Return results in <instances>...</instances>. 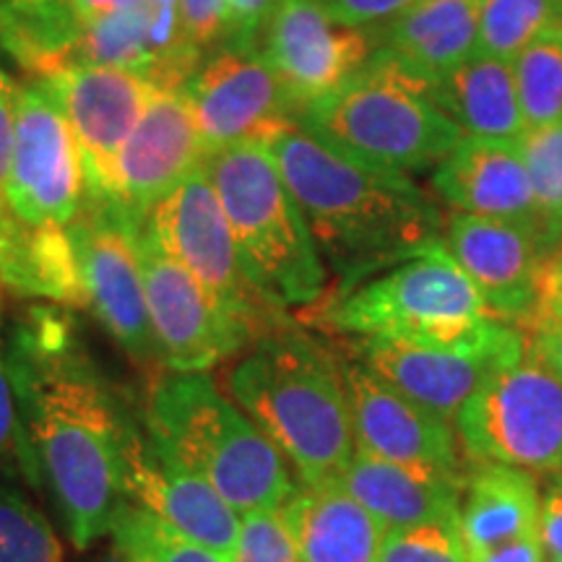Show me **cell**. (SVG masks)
Masks as SVG:
<instances>
[{"label":"cell","mask_w":562,"mask_h":562,"mask_svg":"<svg viewBox=\"0 0 562 562\" xmlns=\"http://www.w3.org/2000/svg\"><path fill=\"white\" fill-rule=\"evenodd\" d=\"M0 286L70 311L89 307L87 281L68 227L26 224L13 211L0 216Z\"/></svg>","instance_id":"obj_23"},{"label":"cell","mask_w":562,"mask_h":562,"mask_svg":"<svg viewBox=\"0 0 562 562\" xmlns=\"http://www.w3.org/2000/svg\"><path fill=\"white\" fill-rule=\"evenodd\" d=\"M461 451L474 463L531 474L562 469V383L529 349L495 370L456 417Z\"/></svg>","instance_id":"obj_8"},{"label":"cell","mask_w":562,"mask_h":562,"mask_svg":"<svg viewBox=\"0 0 562 562\" xmlns=\"http://www.w3.org/2000/svg\"><path fill=\"white\" fill-rule=\"evenodd\" d=\"M294 123L328 149L391 172H425L451 154L463 133L438 104L435 81L385 47L347 81L305 104Z\"/></svg>","instance_id":"obj_4"},{"label":"cell","mask_w":562,"mask_h":562,"mask_svg":"<svg viewBox=\"0 0 562 562\" xmlns=\"http://www.w3.org/2000/svg\"><path fill=\"white\" fill-rule=\"evenodd\" d=\"M537 206V248L550 263L562 250V121L518 140Z\"/></svg>","instance_id":"obj_29"},{"label":"cell","mask_w":562,"mask_h":562,"mask_svg":"<svg viewBox=\"0 0 562 562\" xmlns=\"http://www.w3.org/2000/svg\"><path fill=\"white\" fill-rule=\"evenodd\" d=\"M430 186L453 211L516 224L537 243V206L518 146L463 136L432 167Z\"/></svg>","instance_id":"obj_21"},{"label":"cell","mask_w":562,"mask_h":562,"mask_svg":"<svg viewBox=\"0 0 562 562\" xmlns=\"http://www.w3.org/2000/svg\"><path fill=\"white\" fill-rule=\"evenodd\" d=\"M263 53L294 115L347 81L370 58V34L336 24L315 0H281L263 30Z\"/></svg>","instance_id":"obj_20"},{"label":"cell","mask_w":562,"mask_h":562,"mask_svg":"<svg viewBox=\"0 0 562 562\" xmlns=\"http://www.w3.org/2000/svg\"><path fill=\"white\" fill-rule=\"evenodd\" d=\"M232 402L273 442L300 484H334L357 451L339 357L290 323L232 364Z\"/></svg>","instance_id":"obj_3"},{"label":"cell","mask_w":562,"mask_h":562,"mask_svg":"<svg viewBox=\"0 0 562 562\" xmlns=\"http://www.w3.org/2000/svg\"><path fill=\"white\" fill-rule=\"evenodd\" d=\"M232 562H300L297 544L281 510H252L240 516Z\"/></svg>","instance_id":"obj_36"},{"label":"cell","mask_w":562,"mask_h":562,"mask_svg":"<svg viewBox=\"0 0 562 562\" xmlns=\"http://www.w3.org/2000/svg\"><path fill=\"white\" fill-rule=\"evenodd\" d=\"M526 349L544 364L547 370H552L562 383V318L560 315H547L539 313L529 326H526Z\"/></svg>","instance_id":"obj_40"},{"label":"cell","mask_w":562,"mask_h":562,"mask_svg":"<svg viewBox=\"0 0 562 562\" xmlns=\"http://www.w3.org/2000/svg\"><path fill=\"white\" fill-rule=\"evenodd\" d=\"M526 351L518 326L497 318L482 336L461 344H406L355 339L351 357L402 391L412 402L456 422L463 404L495 370L516 362Z\"/></svg>","instance_id":"obj_11"},{"label":"cell","mask_w":562,"mask_h":562,"mask_svg":"<svg viewBox=\"0 0 562 562\" xmlns=\"http://www.w3.org/2000/svg\"><path fill=\"white\" fill-rule=\"evenodd\" d=\"M149 32L151 5L149 0L121 9L110 16L97 19L81 32L76 45L70 47L68 66H112L128 68L146 76L149 70Z\"/></svg>","instance_id":"obj_28"},{"label":"cell","mask_w":562,"mask_h":562,"mask_svg":"<svg viewBox=\"0 0 562 562\" xmlns=\"http://www.w3.org/2000/svg\"><path fill=\"white\" fill-rule=\"evenodd\" d=\"M336 24L349 30L368 32L372 26H385L398 13H404L414 0H315Z\"/></svg>","instance_id":"obj_38"},{"label":"cell","mask_w":562,"mask_h":562,"mask_svg":"<svg viewBox=\"0 0 562 562\" xmlns=\"http://www.w3.org/2000/svg\"><path fill=\"white\" fill-rule=\"evenodd\" d=\"M297 201L326 271L341 290L442 237V214L412 175L378 170L328 149L297 123L266 140Z\"/></svg>","instance_id":"obj_2"},{"label":"cell","mask_w":562,"mask_h":562,"mask_svg":"<svg viewBox=\"0 0 562 562\" xmlns=\"http://www.w3.org/2000/svg\"><path fill=\"white\" fill-rule=\"evenodd\" d=\"M182 40L191 50L203 55L227 40V9L224 0H178Z\"/></svg>","instance_id":"obj_37"},{"label":"cell","mask_w":562,"mask_h":562,"mask_svg":"<svg viewBox=\"0 0 562 562\" xmlns=\"http://www.w3.org/2000/svg\"><path fill=\"white\" fill-rule=\"evenodd\" d=\"M542 313L560 315L562 318V294H547V297L542 300Z\"/></svg>","instance_id":"obj_45"},{"label":"cell","mask_w":562,"mask_h":562,"mask_svg":"<svg viewBox=\"0 0 562 562\" xmlns=\"http://www.w3.org/2000/svg\"><path fill=\"white\" fill-rule=\"evenodd\" d=\"M144 425L240 516L279 510L297 490L290 463L209 372L170 370L154 385Z\"/></svg>","instance_id":"obj_5"},{"label":"cell","mask_w":562,"mask_h":562,"mask_svg":"<svg viewBox=\"0 0 562 562\" xmlns=\"http://www.w3.org/2000/svg\"><path fill=\"white\" fill-rule=\"evenodd\" d=\"M539 542L550 562H562V474H552V480L542 490V508H539Z\"/></svg>","instance_id":"obj_42"},{"label":"cell","mask_w":562,"mask_h":562,"mask_svg":"<svg viewBox=\"0 0 562 562\" xmlns=\"http://www.w3.org/2000/svg\"><path fill=\"white\" fill-rule=\"evenodd\" d=\"M0 562H63V547L50 521L0 476Z\"/></svg>","instance_id":"obj_33"},{"label":"cell","mask_w":562,"mask_h":562,"mask_svg":"<svg viewBox=\"0 0 562 562\" xmlns=\"http://www.w3.org/2000/svg\"><path fill=\"white\" fill-rule=\"evenodd\" d=\"M144 227L175 261L193 273L250 344L290 323L284 311L266 302L250 284L220 195L203 167L154 203L144 216Z\"/></svg>","instance_id":"obj_9"},{"label":"cell","mask_w":562,"mask_h":562,"mask_svg":"<svg viewBox=\"0 0 562 562\" xmlns=\"http://www.w3.org/2000/svg\"><path fill=\"white\" fill-rule=\"evenodd\" d=\"M547 294H562V250L544 269V297Z\"/></svg>","instance_id":"obj_44"},{"label":"cell","mask_w":562,"mask_h":562,"mask_svg":"<svg viewBox=\"0 0 562 562\" xmlns=\"http://www.w3.org/2000/svg\"><path fill=\"white\" fill-rule=\"evenodd\" d=\"M3 351L40 487L50 490L70 539L83 550L110 533L123 503L121 446L128 417L83 357L60 305L30 307Z\"/></svg>","instance_id":"obj_1"},{"label":"cell","mask_w":562,"mask_h":562,"mask_svg":"<svg viewBox=\"0 0 562 562\" xmlns=\"http://www.w3.org/2000/svg\"><path fill=\"white\" fill-rule=\"evenodd\" d=\"M542 487L537 474L505 463H474L463 484L459 531L469 558L539 537Z\"/></svg>","instance_id":"obj_25"},{"label":"cell","mask_w":562,"mask_h":562,"mask_svg":"<svg viewBox=\"0 0 562 562\" xmlns=\"http://www.w3.org/2000/svg\"><path fill=\"white\" fill-rule=\"evenodd\" d=\"M58 104L87 167V195L108 193L112 167L154 91L146 76L112 66H68L34 79Z\"/></svg>","instance_id":"obj_16"},{"label":"cell","mask_w":562,"mask_h":562,"mask_svg":"<svg viewBox=\"0 0 562 562\" xmlns=\"http://www.w3.org/2000/svg\"><path fill=\"white\" fill-rule=\"evenodd\" d=\"M552 26H562V0H482L480 53L513 60Z\"/></svg>","instance_id":"obj_31"},{"label":"cell","mask_w":562,"mask_h":562,"mask_svg":"<svg viewBox=\"0 0 562 562\" xmlns=\"http://www.w3.org/2000/svg\"><path fill=\"white\" fill-rule=\"evenodd\" d=\"M336 484L389 529L459 521L467 474L404 467L355 451Z\"/></svg>","instance_id":"obj_22"},{"label":"cell","mask_w":562,"mask_h":562,"mask_svg":"<svg viewBox=\"0 0 562 562\" xmlns=\"http://www.w3.org/2000/svg\"><path fill=\"white\" fill-rule=\"evenodd\" d=\"M136 250L154 339L167 368L209 372L248 347V336L216 307L193 273L154 240L144 222L136 229Z\"/></svg>","instance_id":"obj_14"},{"label":"cell","mask_w":562,"mask_h":562,"mask_svg":"<svg viewBox=\"0 0 562 562\" xmlns=\"http://www.w3.org/2000/svg\"><path fill=\"white\" fill-rule=\"evenodd\" d=\"M203 161L206 149L180 89L154 87L144 115L117 154L108 193L100 199L140 224L154 203L201 170Z\"/></svg>","instance_id":"obj_18"},{"label":"cell","mask_w":562,"mask_h":562,"mask_svg":"<svg viewBox=\"0 0 562 562\" xmlns=\"http://www.w3.org/2000/svg\"><path fill=\"white\" fill-rule=\"evenodd\" d=\"M482 0H414L383 26L381 47L438 83L480 53Z\"/></svg>","instance_id":"obj_26"},{"label":"cell","mask_w":562,"mask_h":562,"mask_svg":"<svg viewBox=\"0 0 562 562\" xmlns=\"http://www.w3.org/2000/svg\"><path fill=\"white\" fill-rule=\"evenodd\" d=\"M206 157L248 140H269L294 123L284 83L261 42H224L203 55L180 87Z\"/></svg>","instance_id":"obj_10"},{"label":"cell","mask_w":562,"mask_h":562,"mask_svg":"<svg viewBox=\"0 0 562 562\" xmlns=\"http://www.w3.org/2000/svg\"><path fill=\"white\" fill-rule=\"evenodd\" d=\"M125 562H140V560H136V558H125Z\"/></svg>","instance_id":"obj_46"},{"label":"cell","mask_w":562,"mask_h":562,"mask_svg":"<svg viewBox=\"0 0 562 562\" xmlns=\"http://www.w3.org/2000/svg\"><path fill=\"white\" fill-rule=\"evenodd\" d=\"M438 104L463 136L518 146L526 121L513 63L476 53L435 83Z\"/></svg>","instance_id":"obj_27"},{"label":"cell","mask_w":562,"mask_h":562,"mask_svg":"<svg viewBox=\"0 0 562 562\" xmlns=\"http://www.w3.org/2000/svg\"><path fill=\"white\" fill-rule=\"evenodd\" d=\"M357 451L404 467L463 476L453 422L425 409L360 360L341 362Z\"/></svg>","instance_id":"obj_17"},{"label":"cell","mask_w":562,"mask_h":562,"mask_svg":"<svg viewBox=\"0 0 562 562\" xmlns=\"http://www.w3.org/2000/svg\"><path fill=\"white\" fill-rule=\"evenodd\" d=\"M16 100L19 87L11 76L0 68V216L9 214V201H5V186H9V165H11V144L13 128H16Z\"/></svg>","instance_id":"obj_41"},{"label":"cell","mask_w":562,"mask_h":562,"mask_svg":"<svg viewBox=\"0 0 562 562\" xmlns=\"http://www.w3.org/2000/svg\"><path fill=\"white\" fill-rule=\"evenodd\" d=\"M203 172L220 195L250 284L279 311L326 297L328 271L305 216L263 140L209 154Z\"/></svg>","instance_id":"obj_6"},{"label":"cell","mask_w":562,"mask_h":562,"mask_svg":"<svg viewBox=\"0 0 562 562\" xmlns=\"http://www.w3.org/2000/svg\"><path fill=\"white\" fill-rule=\"evenodd\" d=\"M123 501L144 508L182 537L232 554L240 513L211 484L175 459L154 435L128 419L121 446Z\"/></svg>","instance_id":"obj_15"},{"label":"cell","mask_w":562,"mask_h":562,"mask_svg":"<svg viewBox=\"0 0 562 562\" xmlns=\"http://www.w3.org/2000/svg\"><path fill=\"white\" fill-rule=\"evenodd\" d=\"M323 318L344 336L406 344L472 341L497 321L442 237L341 290Z\"/></svg>","instance_id":"obj_7"},{"label":"cell","mask_w":562,"mask_h":562,"mask_svg":"<svg viewBox=\"0 0 562 562\" xmlns=\"http://www.w3.org/2000/svg\"><path fill=\"white\" fill-rule=\"evenodd\" d=\"M378 562H469L459 521L389 529Z\"/></svg>","instance_id":"obj_34"},{"label":"cell","mask_w":562,"mask_h":562,"mask_svg":"<svg viewBox=\"0 0 562 562\" xmlns=\"http://www.w3.org/2000/svg\"><path fill=\"white\" fill-rule=\"evenodd\" d=\"M513 76L526 131L562 121V26L539 34L516 55Z\"/></svg>","instance_id":"obj_30"},{"label":"cell","mask_w":562,"mask_h":562,"mask_svg":"<svg viewBox=\"0 0 562 562\" xmlns=\"http://www.w3.org/2000/svg\"><path fill=\"white\" fill-rule=\"evenodd\" d=\"M560 474H562V469H560Z\"/></svg>","instance_id":"obj_48"},{"label":"cell","mask_w":562,"mask_h":562,"mask_svg":"<svg viewBox=\"0 0 562 562\" xmlns=\"http://www.w3.org/2000/svg\"><path fill=\"white\" fill-rule=\"evenodd\" d=\"M281 0H224L227 9V40L224 42H258L279 9Z\"/></svg>","instance_id":"obj_39"},{"label":"cell","mask_w":562,"mask_h":562,"mask_svg":"<svg viewBox=\"0 0 562 562\" xmlns=\"http://www.w3.org/2000/svg\"><path fill=\"white\" fill-rule=\"evenodd\" d=\"M0 311H3V300H0Z\"/></svg>","instance_id":"obj_47"},{"label":"cell","mask_w":562,"mask_h":562,"mask_svg":"<svg viewBox=\"0 0 562 562\" xmlns=\"http://www.w3.org/2000/svg\"><path fill=\"white\" fill-rule=\"evenodd\" d=\"M442 243L472 279L490 315L526 328L542 313L547 261L529 232L453 211L442 227Z\"/></svg>","instance_id":"obj_19"},{"label":"cell","mask_w":562,"mask_h":562,"mask_svg":"<svg viewBox=\"0 0 562 562\" xmlns=\"http://www.w3.org/2000/svg\"><path fill=\"white\" fill-rule=\"evenodd\" d=\"M0 476L40 487L37 467H34L30 440L21 425L16 389H13L3 347H0Z\"/></svg>","instance_id":"obj_35"},{"label":"cell","mask_w":562,"mask_h":562,"mask_svg":"<svg viewBox=\"0 0 562 562\" xmlns=\"http://www.w3.org/2000/svg\"><path fill=\"white\" fill-rule=\"evenodd\" d=\"M469 562H550L544 554V547L539 537H526L518 542L495 547V550L474 554Z\"/></svg>","instance_id":"obj_43"},{"label":"cell","mask_w":562,"mask_h":562,"mask_svg":"<svg viewBox=\"0 0 562 562\" xmlns=\"http://www.w3.org/2000/svg\"><path fill=\"white\" fill-rule=\"evenodd\" d=\"M300 562H378L385 526L339 484H297L281 505Z\"/></svg>","instance_id":"obj_24"},{"label":"cell","mask_w":562,"mask_h":562,"mask_svg":"<svg viewBox=\"0 0 562 562\" xmlns=\"http://www.w3.org/2000/svg\"><path fill=\"white\" fill-rule=\"evenodd\" d=\"M136 229L138 222L115 203L91 195L68 224L87 281L89 307L133 360L151 364L161 360V355L146 307Z\"/></svg>","instance_id":"obj_13"},{"label":"cell","mask_w":562,"mask_h":562,"mask_svg":"<svg viewBox=\"0 0 562 562\" xmlns=\"http://www.w3.org/2000/svg\"><path fill=\"white\" fill-rule=\"evenodd\" d=\"M9 209L26 224L68 227L87 201V167L74 131L37 81L19 89Z\"/></svg>","instance_id":"obj_12"},{"label":"cell","mask_w":562,"mask_h":562,"mask_svg":"<svg viewBox=\"0 0 562 562\" xmlns=\"http://www.w3.org/2000/svg\"><path fill=\"white\" fill-rule=\"evenodd\" d=\"M110 533L125 558L140 562H232V554L182 537L157 516L125 501L112 518Z\"/></svg>","instance_id":"obj_32"}]
</instances>
